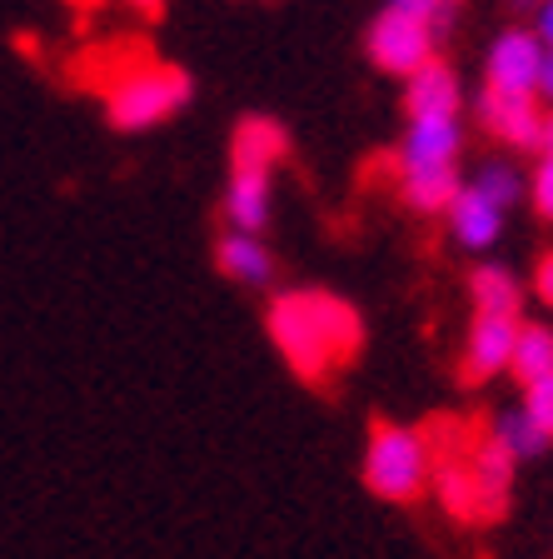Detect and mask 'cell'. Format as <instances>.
I'll use <instances>...</instances> for the list:
<instances>
[{
  "instance_id": "1",
  "label": "cell",
  "mask_w": 553,
  "mask_h": 559,
  "mask_svg": "<svg viewBox=\"0 0 553 559\" xmlns=\"http://www.w3.org/2000/svg\"><path fill=\"white\" fill-rule=\"evenodd\" d=\"M269 345L304 384H329L364 345V320L329 290H285L269 300Z\"/></svg>"
},
{
  "instance_id": "2",
  "label": "cell",
  "mask_w": 553,
  "mask_h": 559,
  "mask_svg": "<svg viewBox=\"0 0 553 559\" xmlns=\"http://www.w3.org/2000/svg\"><path fill=\"white\" fill-rule=\"evenodd\" d=\"M190 95H195L190 70L165 66V60H145V66H130L105 81V120L120 135H140V130H155L180 116L190 105Z\"/></svg>"
},
{
  "instance_id": "3",
  "label": "cell",
  "mask_w": 553,
  "mask_h": 559,
  "mask_svg": "<svg viewBox=\"0 0 553 559\" xmlns=\"http://www.w3.org/2000/svg\"><path fill=\"white\" fill-rule=\"evenodd\" d=\"M364 485L380 500H394V504L419 500L434 485V444H429V435L414 430V425L380 419L364 444Z\"/></svg>"
},
{
  "instance_id": "4",
  "label": "cell",
  "mask_w": 553,
  "mask_h": 559,
  "mask_svg": "<svg viewBox=\"0 0 553 559\" xmlns=\"http://www.w3.org/2000/svg\"><path fill=\"white\" fill-rule=\"evenodd\" d=\"M434 46H438V35L429 31L424 21H414V15L394 11V5H384L364 35L369 60H374L384 75H404V81H409L419 66L434 60Z\"/></svg>"
},
{
  "instance_id": "5",
  "label": "cell",
  "mask_w": 553,
  "mask_h": 559,
  "mask_svg": "<svg viewBox=\"0 0 553 559\" xmlns=\"http://www.w3.org/2000/svg\"><path fill=\"white\" fill-rule=\"evenodd\" d=\"M543 40L539 31H504L489 46V91H508V95H539L543 81Z\"/></svg>"
},
{
  "instance_id": "6",
  "label": "cell",
  "mask_w": 553,
  "mask_h": 559,
  "mask_svg": "<svg viewBox=\"0 0 553 559\" xmlns=\"http://www.w3.org/2000/svg\"><path fill=\"white\" fill-rule=\"evenodd\" d=\"M514 345H519V314H473L469 340H464V380L479 384L508 370Z\"/></svg>"
},
{
  "instance_id": "7",
  "label": "cell",
  "mask_w": 553,
  "mask_h": 559,
  "mask_svg": "<svg viewBox=\"0 0 553 559\" xmlns=\"http://www.w3.org/2000/svg\"><path fill=\"white\" fill-rule=\"evenodd\" d=\"M479 120H484L489 135H498L514 151H539L543 135V110L539 95H508V91H489L479 95Z\"/></svg>"
},
{
  "instance_id": "8",
  "label": "cell",
  "mask_w": 553,
  "mask_h": 559,
  "mask_svg": "<svg viewBox=\"0 0 553 559\" xmlns=\"http://www.w3.org/2000/svg\"><path fill=\"white\" fill-rule=\"evenodd\" d=\"M464 465H469V479H473V504H479V520H498L508 504V485H514V454L484 435V440H469L464 450Z\"/></svg>"
},
{
  "instance_id": "9",
  "label": "cell",
  "mask_w": 553,
  "mask_h": 559,
  "mask_svg": "<svg viewBox=\"0 0 553 559\" xmlns=\"http://www.w3.org/2000/svg\"><path fill=\"white\" fill-rule=\"evenodd\" d=\"M215 270L225 280H235V285H250V290H265V285H275V275H279L269 245L250 230H225L219 235L215 240Z\"/></svg>"
},
{
  "instance_id": "10",
  "label": "cell",
  "mask_w": 553,
  "mask_h": 559,
  "mask_svg": "<svg viewBox=\"0 0 553 559\" xmlns=\"http://www.w3.org/2000/svg\"><path fill=\"white\" fill-rule=\"evenodd\" d=\"M289 155V130L275 116H244L230 130V170H269Z\"/></svg>"
},
{
  "instance_id": "11",
  "label": "cell",
  "mask_w": 553,
  "mask_h": 559,
  "mask_svg": "<svg viewBox=\"0 0 553 559\" xmlns=\"http://www.w3.org/2000/svg\"><path fill=\"white\" fill-rule=\"evenodd\" d=\"M275 215V175L269 170H230L225 180V225L260 235Z\"/></svg>"
},
{
  "instance_id": "12",
  "label": "cell",
  "mask_w": 553,
  "mask_h": 559,
  "mask_svg": "<svg viewBox=\"0 0 553 559\" xmlns=\"http://www.w3.org/2000/svg\"><path fill=\"white\" fill-rule=\"evenodd\" d=\"M404 110L409 120H459V75L444 60H429L404 85Z\"/></svg>"
},
{
  "instance_id": "13",
  "label": "cell",
  "mask_w": 553,
  "mask_h": 559,
  "mask_svg": "<svg viewBox=\"0 0 553 559\" xmlns=\"http://www.w3.org/2000/svg\"><path fill=\"white\" fill-rule=\"evenodd\" d=\"M464 151L459 120H409V135L399 145V170H438L454 165Z\"/></svg>"
},
{
  "instance_id": "14",
  "label": "cell",
  "mask_w": 553,
  "mask_h": 559,
  "mask_svg": "<svg viewBox=\"0 0 553 559\" xmlns=\"http://www.w3.org/2000/svg\"><path fill=\"white\" fill-rule=\"evenodd\" d=\"M444 215H449L454 240L469 245V250H489L498 240V230H504V205H494L479 186H459V195L449 200Z\"/></svg>"
},
{
  "instance_id": "15",
  "label": "cell",
  "mask_w": 553,
  "mask_h": 559,
  "mask_svg": "<svg viewBox=\"0 0 553 559\" xmlns=\"http://www.w3.org/2000/svg\"><path fill=\"white\" fill-rule=\"evenodd\" d=\"M399 190H404V200H409V210L438 215V210H449V200L459 195V170H454V165H438V170H399Z\"/></svg>"
},
{
  "instance_id": "16",
  "label": "cell",
  "mask_w": 553,
  "mask_h": 559,
  "mask_svg": "<svg viewBox=\"0 0 553 559\" xmlns=\"http://www.w3.org/2000/svg\"><path fill=\"white\" fill-rule=\"evenodd\" d=\"M469 295H473V314H519V305H524L519 280L508 275L504 265H479L473 270Z\"/></svg>"
},
{
  "instance_id": "17",
  "label": "cell",
  "mask_w": 553,
  "mask_h": 559,
  "mask_svg": "<svg viewBox=\"0 0 553 559\" xmlns=\"http://www.w3.org/2000/svg\"><path fill=\"white\" fill-rule=\"evenodd\" d=\"M508 370L519 374L524 384L553 374V330L549 325H519V345H514V365Z\"/></svg>"
},
{
  "instance_id": "18",
  "label": "cell",
  "mask_w": 553,
  "mask_h": 559,
  "mask_svg": "<svg viewBox=\"0 0 553 559\" xmlns=\"http://www.w3.org/2000/svg\"><path fill=\"white\" fill-rule=\"evenodd\" d=\"M489 435H494V440L504 444V450L514 454V460H529V454H539L543 444H549V435H543L539 425H533V419L524 415V409H508V415H498V419H494V430H489Z\"/></svg>"
},
{
  "instance_id": "19",
  "label": "cell",
  "mask_w": 553,
  "mask_h": 559,
  "mask_svg": "<svg viewBox=\"0 0 553 559\" xmlns=\"http://www.w3.org/2000/svg\"><path fill=\"white\" fill-rule=\"evenodd\" d=\"M473 186L484 190L494 205H514V200L524 195V180H519V170L514 165H504V160H489V165H479V175H473Z\"/></svg>"
},
{
  "instance_id": "20",
  "label": "cell",
  "mask_w": 553,
  "mask_h": 559,
  "mask_svg": "<svg viewBox=\"0 0 553 559\" xmlns=\"http://www.w3.org/2000/svg\"><path fill=\"white\" fill-rule=\"evenodd\" d=\"M389 5L394 11H404V15H414V21H424L438 40L449 35L454 15H459V0H389Z\"/></svg>"
},
{
  "instance_id": "21",
  "label": "cell",
  "mask_w": 553,
  "mask_h": 559,
  "mask_svg": "<svg viewBox=\"0 0 553 559\" xmlns=\"http://www.w3.org/2000/svg\"><path fill=\"white\" fill-rule=\"evenodd\" d=\"M519 409L553 440V374H543V380H529V384H524V405H519Z\"/></svg>"
},
{
  "instance_id": "22",
  "label": "cell",
  "mask_w": 553,
  "mask_h": 559,
  "mask_svg": "<svg viewBox=\"0 0 553 559\" xmlns=\"http://www.w3.org/2000/svg\"><path fill=\"white\" fill-rule=\"evenodd\" d=\"M529 190H533V205H539V215H543V221H553V160H549V155L539 160Z\"/></svg>"
},
{
  "instance_id": "23",
  "label": "cell",
  "mask_w": 553,
  "mask_h": 559,
  "mask_svg": "<svg viewBox=\"0 0 553 559\" xmlns=\"http://www.w3.org/2000/svg\"><path fill=\"white\" fill-rule=\"evenodd\" d=\"M533 290H539V300L553 310V250L539 260V270H533Z\"/></svg>"
},
{
  "instance_id": "24",
  "label": "cell",
  "mask_w": 553,
  "mask_h": 559,
  "mask_svg": "<svg viewBox=\"0 0 553 559\" xmlns=\"http://www.w3.org/2000/svg\"><path fill=\"white\" fill-rule=\"evenodd\" d=\"M533 31H539L543 46H553V0H539V25Z\"/></svg>"
},
{
  "instance_id": "25",
  "label": "cell",
  "mask_w": 553,
  "mask_h": 559,
  "mask_svg": "<svg viewBox=\"0 0 553 559\" xmlns=\"http://www.w3.org/2000/svg\"><path fill=\"white\" fill-rule=\"evenodd\" d=\"M539 95H549V100H553V46L543 50V81H539Z\"/></svg>"
},
{
  "instance_id": "26",
  "label": "cell",
  "mask_w": 553,
  "mask_h": 559,
  "mask_svg": "<svg viewBox=\"0 0 553 559\" xmlns=\"http://www.w3.org/2000/svg\"><path fill=\"white\" fill-rule=\"evenodd\" d=\"M125 5H130V11H140V15H160L170 0H125Z\"/></svg>"
},
{
  "instance_id": "27",
  "label": "cell",
  "mask_w": 553,
  "mask_h": 559,
  "mask_svg": "<svg viewBox=\"0 0 553 559\" xmlns=\"http://www.w3.org/2000/svg\"><path fill=\"white\" fill-rule=\"evenodd\" d=\"M539 151H543V155H549V160H553V110H549V116H543V135H539Z\"/></svg>"
},
{
  "instance_id": "28",
  "label": "cell",
  "mask_w": 553,
  "mask_h": 559,
  "mask_svg": "<svg viewBox=\"0 0 553 559\" xmlns=\"http://www.w3.org/2000/svg\"><path fill=\"white\" fill-rule=\"evenodd\" d=\"M524 5H539V0H524Z\"/></svg>"
}]
</instances>
